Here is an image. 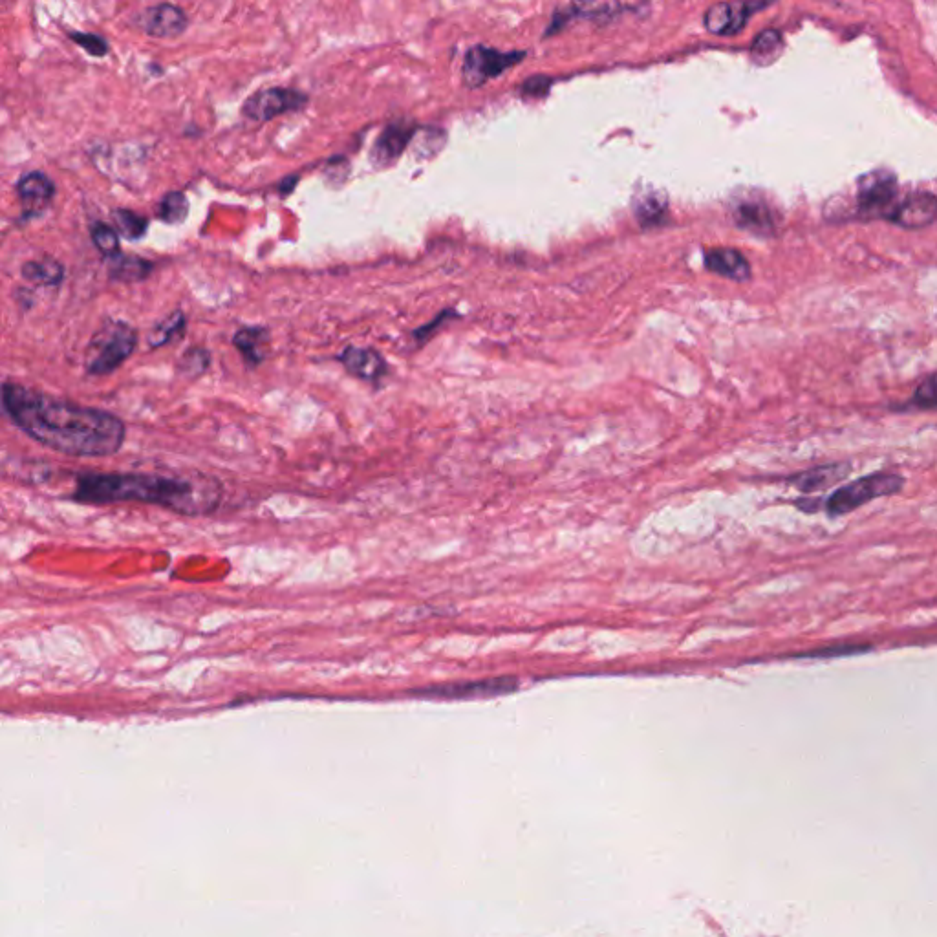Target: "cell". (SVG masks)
<instances>
[{"instance_id": "6da1fadb", "label": "cell", "mask_w": 937, "mask_h": 937, "mask_svg": "<svg viewBox=\"0 0 937 937\" xmlns=\"http://www.w3.org/2000/svg\"><path fill=\"white\" fill-rule=\"evenodd\" d=\"M2 410L33 442L74 458L112 456L127 438V427L116 414L55 398L15 381L2 385Z\"/></svg>"}, {"instance_id": "7a4b0ae2", "label": "cell", "mask_w": 937, "mask_h": 937, "mask_svg": "<svg viewBox=\"0 0 937 937\" xmlns=\"http://www.w3.org/2000/svg\"><path fill=\"white\" fill-rule=\"evenodd\" d=\"M72 498L88 506L152 504L185 517L213 513L222 500V485L213 478H185L147 473L79 474Z\"/></svg>"}, {"instance_id": "3957f363", "label": "cell", "mask_w": 937, "mask_h": 937, "mask_svg": "<svg viewBox=\"0 0 937 937\" xmlns=\"http://www.w3.org/2000/svg\"><path fill=\"white\" fill-rule=\"evenodd\" d=\"M138 346V332L125 321H108L97 330L87 348V374L108 376L129 359Z\"/></svg>"}, {"instance_id": "277c9868", "label": "cell", "mask_w": 937, "mask_h": 937, "mask_svg": "<svg viewBox=\"0 0 937 937\" xmlns=\"http://www.w3.org/2000/svg\"><path fill=\"white\" fill-rule=\"evenodd\" d=\"M905 485L903 476L894 473H873L853 480L833 491L826 500L828 517H842L859 507L870 504L883 496L897 495Z\"/></svg>"}, {"instance_id": "5b68a950", "label": "cell", "mask_w": 937, "mask_h": 937, "mask_svg": "<svg viewBox=\"0 0 937 937\" xmlns=\"http://www.w3.org/2000/svg\"><path fill=\"white\" fill-rule=\"evenodd\" d=\"M526 52H504L489 48L484 44H476L465 54L462 65V77L467 87L480 88L489 79L502 76L506 70L522 63Z\"/></svg>"}, {"instance_id": "8992f818", "label": "cell", "mask_w": 937, "mask_h": 937, "mask_svg": "<svg viewBox=\"0 0 937 937\" xmlns=\"http://www.w3.org/2000/svg\"><path fill=\"white\" fill-rule=\"evenodd\" d=\"M308 105V96L295 88H262L242 105V116L249 121H271Z\"/></svg>"}, {"instance_id": "52a82bcc", "label": "cell", "mask_w": 937, "mask_h": 937, "mask_svg": "<svg viewBox=\"0 0 937 937\" xmlns=\"http://www.w3.org/2000/svg\"><path fill=\"white\" fill-rule=\"evenodd\" d=\"M134 24L141 32L151 35L154 39H174L187 30L189 17L180 6L163 2L140 11L134 19Z\"/></svg>"}, {"instance_id": "ba28073f", "label": "cell", "mask_w": 937, "mask_h": 937, "mask_svg": "<svg viewBox=\"0 0 937 937\" xmlns=\"http://www.w3.org/2000/svg\"><path fill=\"white\" fill-rule=\"evenodd\" d=\"M767 6V2H720L705 11L703 24L707 32L729 37L742 32L754 11L764 10Z\"/></svg>"}, {"instance_id": "9c48e42d", "label": "cell", "mask_w": 937, "mask_h": 937, "mask_svg": "<svg viewBox=\"0 0 937 937\" xmlns=\"http://www.w3.org/2000/svg\"><path fill=\"white\" fill-rule=\"evenodd\" d=\"M416 132H418V127L409 119L392 121L377 136L376 143L370 151L372 165L377 169H385L388 165L398 162L403 151L409 147L410 140L416 136Z\"/></svg>"}, {"instance_id": "30bf717a", "label": "cell", "mask_w": 937, "mask_h": 937, "mask_svg": "<svg viewBox=\"0 0 937 937\" xmlns=\"http://www.w3.org/2000/svg\"><path fill=\"white\" fill-rule=\"evenodd\" d=\"M15 191L21 200L24 220H33V218L43 216L50 209L57 194L54 180L41 171L24 174L15 185Z\"/></svg>"}, {"instance_id": "8fae6325", "label": "cell", "mask_w": 937, "mask_h": 937, "mask_svg": "<svg viewBox=\"0 0 937 937\" xmlns=\"http://www.w3.org/2000/svg\"><path fill=\"white\" fill-rule=\"evenodd\" d=\"M890 222L905 229L927 227L937 218V198L930 193H914L888 213Z\"/></svg>"}, {"instance_id": "7c38bea8", "label": "cell", "mask_w": 937, "mask_h": 937, "mask_svg": "<svg viewBox=\"0 0 937 937\" xmlns=\"http://www.w3.org/2000/svg\"><path fill=\"white\" fill-rule=\"evenodd\" d=\"M897 193V180L895 174L888 171H873L864 174L859 180L857 202L862 211H879L886 207H894V196Z\"/></svg>"}, {"instance_id": "4fadbf2b", "label": "cell", "mask_w": 937, "mask_h": 937, "mask_svg": "<svg viewBox=\"0 0 937 937\" xmlns=\"http://www.w3.org/2000/svg\"><path fill=\"white\" fill-rule=\"evenodd\" d=\"M339 363L345 367L348 374L368 381V383H377L383 377L387 376L388 365L385 357L381 356L374 348H359V346H346L343 354L337 357Z\"/></svg>"}, {"instance_id": "5bb4252c", "label": "cell", "mask_w": 937, "mask_h": 937, "mask_svg": "<svg viewBox=\"0 0 937 937\" xmlns=\"http://www.w3.org/2000/svg\"><path fill=\"white\" fill-rule=\"evenodd\" d=\"M517 689L515 679H485L478 683H462V685H447V687H432V689L418 690L416 694L431 696V698H449V700H460V698H484V696H496V694H506L511 690Z\"/></svg>"}, {"instance_id": "9a60e30c", "label": "cell", "mask_w": 937, "mask_h": 937, "mask_svg": "<svg viewBox=\"0 0 937 937\" xmlns=\"http://www.w3.org/2000/svg\"><path fill=\"white\" fill-rule=\"evenodd\" d=\"M731 211L736 226L742 227L744 231L758 237H771L775 233V218L764 202L754 198H742L734 202Z\"/></svg>"}, {"instance_id": "2e32d148", "label": "cell", "mask_w": 937, "mask_h": 937, "mask_svg": "<svg viewBox=\"0 0 937 937\" xmlns=\"http://www.w3.org/2000/svg\"><path fill=\"white\" fill-rule=\"evenodd\" d=\"M851 473V465L846 462H835V464L819 465L813 467L804 473L795 474L789 478V482L797 487L800 493H822L828 491L831 487L841 484Z\"/></svg>"}, {"instance_id": "e0dca14e", "label": "cell", "mask_w": 937, "mask_h": 937, "mask_svg": "<svg viewBox=\"0 0 937 937\" xmlns=\"http://www.w3.org/2000/svg\"><path fill=\"white\" fill-rule=\"evenodd\" d=\"M705 268L733 281L744 282L751 279V266L738 249H709L705 253Z\"/></svg>"}, {"instance_id": "ac0fdd59", "label": "cell", "mask_w": 937, "mask_h": 937, "mask_svg": "<svg viewBox=\"0 0 937 937\" xmlns=\"http://www.w3.org/2000/svg\"><path fill=\"white\" fill-rule=\"evenodd\" d=\"M233 345L244 357L249 368H257L266 361L270 345V332L264 326H246L233 335Z\"/></svg>"}, {"instance_id": "d6986e66", "label": "cell", "mask_w": 937, "mask_h": 937, "mask_svg": "<svg viewBox=\"0 0 937 937\" xmlns=\"http://www.w3.org/2000/svg\"><path fill=\"white\" fill-rule=\"evenodd\" d=\"M621 4H570L562 6L561 10L553 13V22L548 26L546 35H553L562 30L571 19H610L619 11H625Z\"/></svg>"}, {"instance_id": "ffe728a7", "label": "cell", "mask_w": 937, "mask_h": 937, "mask_svg": "<svg viewBox=\"0 0 937 937\" xmlns=\"http://www.w3.org/2000/svg\"><path fill=\"white\" fill-rule=\"evenodd\" d=\"M632 209L639 224L643 227H656L665 224L668 213L667 194L657 189L636 191L632 200Z\"/></svg>"}, {"instance_id": "44dd1931", "label": "cell", "mask_w": 937, "mask_h": 937, "mask_svg": "<svg viewBox=\"0 0 937 937\" xmlns=\"http://www.w3.org/2000/svg\"><path fill=\"white\" fill-rule=\"evenodd\" d=\"M22 279L37 286H57L65 279V268L52 257L30 260L21 268Z\"/></svg>"}, {"instance_id": "7402d4cb", "label": "cell", "mask_w": 937, "mask_h": 937, "mask_svg": "<svg viewBox=\"0 0 937 937\" xmlns=\"http://www.w3.org/2000/svg\"><path fill=\"white\" fill-rule=\"evenodd\" d=\"M152 270H154V264L151 260L130 257V255H118L114 259H110L108 275L114 281L140 282L145 281L151 275Z\"/></svg>"}, {"instance_id": "603a6c76", "label": "cell", "mask_w": 937, "mask_h": 937, "mask_svg": "<svg viewBox=\"0 0 937 937\" xmlns=\"http://www.w3.org/2000/svg\"><path fill=\"white\" fill-rule=\"evenodd\" d=\"M782 50H784L782 33L775 28H769L756 35L751 46V57L756 65H771L780 57Z\"/></svg>"}, {"instance_id": "cb8c5ba5", "label": "cell", "mask_w": 937, "mask_h": 937, "mask_svg": "<svg viewBox=\"0 0 937 937\" xmlns=\"http://www.w3.org/2000/svg\"><path fill=\"white\" fill-rule=\"evenodd\" d=\"M110 218L119 237L127 238V240H140L145 237L149 229V220L130 209H114L110 213Z\"/></svg>"}, {"instance_id": "d4e9b609", "label": "cell", "mask_w": 937, "mask_h": 937, "mask_svg": "<svg viewBox=\"0 0 937 937\" xmlns=\"http://www.w3.org/2000/svg\"><path fill=\"white\" fill-rule=\"evenodd\" d=\"M185 332V315L182 310H176L169 317L156 324L149 335V346L151 348H162V346L173 343L174 339L182 337Z\"/></svg>"}, {"instance_id": "484cf974", "label": "cell", "mask_w": 937, "mask_h": 937, "mask_svg": "<svg viewBox=\"0 0 937 937\" xmlns=\"http://www.w3.org/2000/svg\"><path fill=\"white\" fill-rule=\"evenodd\" d=\"M156 215L165 224H182L189 215V200L180 191H171L165 194L156 207Z\"/></svg>"}, {"instance_id": "4316f807", "label": "cell", "mask_w": 937, "mask_h": 937, "mask_svg": "<svg viewBox=\"0 0 937 937\" xmlns=\"http://www.w3.org/2000/svg\"><path fill=\"white\" fill-rule=\"evenodd\" d=\"M90 237L96 246L97 251L107 257L108 260L121 255L119 253V235L114 227L107 226L103 222H94L90 226Z\"/></svg>"}, {"instance_id": "83f0119b", "label": "cell", "mask_w": 937, "mask_h": 937, "mask_svg": "<svg viewBox=\"0 0 937 937\" xmlns=\"http://www.w3.org/2000/svg\"><path fill=\"white\" fill-rule=\"evenodd\" d=\"M209 365H211L209 350L194 346V348H189L182 356L180 363H178V370H180L182 376L198 377L207 372Z\"/></svg>"}, {"instance_id": "f1b7e54d", "label": "cell", "mask_w": 937, "mask_h": 937, "mask_svg": "<svg viewBox=\"0 0 937 937\" xmlns=\"http://www.w3.org/2000/svg\"><path fill=\"white\" fill-rule=\"evenodd\" d=\"M872 647L868 645H859V643H841V645H830V647L817 648L811 652H804L795 657H806V659H831V657L861 656L868 654Z\"/></svg>"}, {"instance_id": "f546056e", "label": "cell", "mask_w": 937, "mask_h": 937, "mask_svg": "<svg viewBox=\"0 0 937 937\" xmlns=\"http://www.w3.org/2000/svg\"><path fill=\"white\" fill-rule=\"evenodd\" d=\"M68 37L92 57H105L110 52L107 39L97 33L70 32Z\"/></svg>"}, {"instance_id": "4dcf8cb0", "label": "cell", "mask_w": 937, "mask_h": 937, "mask_svg": "<svg viewBox=\"0 0 937 937\" xmlns=\"http://www.w3.org/2000/svg\"><path fill=\"white\" fill-rule=\"evenodd\" d=\"M912 405L917 409L936 410L937 409V374L927 377L914 392Z\"/></svg>"}, {"instance_id": "1f68e13d", "label": "cell", "mask_w": 937, "mask_h": 937, "mask_svg": "<svg viewBox=\"0 0 937 937\" xmlns=\"http://www.w3.org/2000/svg\"><path fill=\"white\" fill-rule=\"evenodd\" d=\"M550 87H551L550 77H546V76L531 77V79H528V81L524 83V87H522V92H524L526 96H533V97L546 96V94H548V90H550Z\"/></svg>"}, {"instance_id": "d6a6232c", "label": "cell", "mask_w": 937, "mask_h": 937, "mask_svg": "<svg viewBox=\"0 0 937 937\" xmlns=\"http://www.w3.org/2000/svg\"><path fill=\"white\" fill-rule=\"evenodd\" d=\"M295 184H297V178H295V180H293V178H286V180H284V182H282L281 184L282 196H286V194H290L291 191H293V187H295Z\"/></svg>"}]
</instances>
